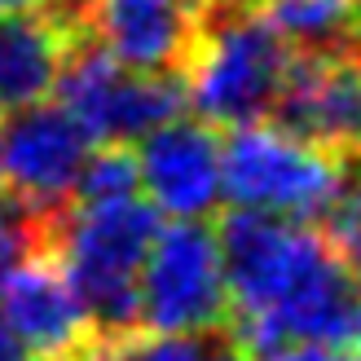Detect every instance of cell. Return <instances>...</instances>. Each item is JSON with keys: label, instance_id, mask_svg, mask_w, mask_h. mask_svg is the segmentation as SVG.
I'll list each match as a JSON object with an SVG mask.
<instances>
[{"label": "cell", "instance_id": "cell-1", "mask_svg": "<svg viewBox=\"0 0 361 361\" xmlns=\"http://www.w3.org/2000/svg\"><path fill=\"white\" fill-rule=\"evenodd\" d=\"M164 212L141 194L75 203L58 212L44 229V247L75 291L80 309L88 313L102 344H119L141 331V300L137 274L154 243Z\"/></svg>", "mask_w": 361, "mask_h": 361}, {"label": "cell", "instance_id": "cell-2", "mask_svg": "<svg viewBox=\"0 0 361 361\" xmlns=\"http://www.w3.org/2000/svg\"><path fill=\"white\" fill-rule=\"evenodd\" d=\"M286 40L260 23L251 5H229L225 13H207L198 23L194 49L180 75L185 97L212 128H238V123L264 119L274 106L282 66H286Z\"/></svg>", "mask_w": 361, "mask_h": 361}, {"label": "cell", "instance_id": "cell-3", "mask_svg": "<svg viewBox=\"0 0 361 361\" xmlns=\"http://www.w3.org/2000/svg\"><path fill=\"white\" fill-rule=\"evenodd\" d=\"M344 154L309 146L269 119L238 123L221 141V194L229 198V207H251L300 225H317L335 203V194L344 190Z\"/></svg>", "mask_w": 361, "mask_h": 361}, {"label": "cell", "instance_id": "cell-4", "mask_svg": "<svg viewBox=\"0 0 361 361\" xmlns=\"http://www.w3.org/2000/svg\"><path fill=\"white\" fill-rule=\"evenodd\" d=\"M53 93L93 146H106V141H128L133 146L137 137L154 133L159 123L176 119L190 106L185 75H176V71L146 75V71L119 66L93 35H84V27L66 49Z\"/></svg>", "mask_w": 361, "mask_h": 361}, {"label": "cell", "instance_id": "cell-5", "mask_svg": "<svg viewBox=\"0 0 361 361\" xmlns=\"http://www.w3.org/2000/svg\"><path fill=\"white\" fill-rule=\"evenodd\" d=\"M141 331L150 335H221L229 331V291L216 229L194 221L159 225L137 274Z\"/></svg>", "mask_w": 361, "mask_h": 361}, {"label": "cell", "instance_id": "cell-6", "mask_svg": "<svg viewBox=\"0 0 361 361\" xmlns=\"http://www.w3.org/2000/svg\"><path fill=\"white\" fill-rule=\"evenodd\" d=\"M212 229H216V251H221L225 291H229V317L274 309L295 286V278L326 251V238L313 225L251 212V207L221 212V221Z\"/></svg>", "mask_w": 361, "mask_h": 361}, {"label": "cell", "instance_id": "cell-7", "mask_svg": "<svg viewBox=\"0 0 361 361\" xmlns=\"http://www.w3.org/2000/svg\"><path fill=\"white\" fill-rule=\"evenodd\" d=\"M269 123L331 154H357L361 137V53L300 49L286 53Z\"/></svg>", "mask_w": 361, "mask_h": 361}, {"label": "cell", "instance_id": "cell-8", "mask_svg": "<svg viewBox=\"0 0 361 361\" xmlns=\"http://www.w3.org/2000/svg\"><path fill=\"white\" fill-rule=\"evenodd\" d=\"M88 150H93V141L58 102L13 111L0 123V190L31 216L53 221L58 212H66V198L75 194Z\"/></svg>", "mask_w": 361, "mask_h": 361}, {"label": "cell", "instance_id": "cell-9", "mask_svg": "<svg viewBox=\"0 0 361 361\" xmlns=\"http://www.w3.org/2000/svg\"><path fill=\"white\" fill-rule=\"evenodd\" d=\"M0 313L35 361H71L93 348H111L97 339L62 264L49 251H31L0 278Z\"/></svg>", "mask_w": 361, "mask_h": 361}, {"label": "cell", "instance_id": "cell-10", "mask_svg": "<svg viewBox=\"0 0 361 361\" xmlns=\"http://www.w3.org/2000/svg\"><path fill=\"white\" fill-rule=\"evenodd\" d=\"M137 180L146 198L176 221L207 216L221 203V137L207 119H168L137 137Z\"/></svg>", "mask_w": 361, "mask_h": 361}, {"label": "cell", "instance_id": "cell-11", "mask_svg": "<svg viewBox=\"0 0 361 361\" xmlns=\"http://www.w3.org/2000/svg\"><path fill=\"white\" fill-rule=\"evenodd\" d=\"M203 9V0H97L93 40L128 71H146V75L176 71L180 75Z\"/></svg>", "mask_w": 361, "mask_h": 361}, {"label": "cell", "instance_id": "cell-12", "mask_svg": "<svg viewBox=\"0 0 361 361\" xmlns=\"http://www.w3.org/2000/svg\"><path fill=\"white\" fill-rule=\"evenodd\" d=\"M80 27L84 23H62L44 9L0 18V119L49 102Z\"/></svg>", "mask_w": 361, "mask_h": 361}, {"label": "cell", "instance_id": "cell-13", "mask_svg": "<svg viewBox=\"0 0 361 361\" xmlns=\"http://www.w3.org/2000/svg\"><path fill=\"white\" fill-rule=\"evenodd\" d=\"M247 5L286 44L300 49H331L335 40L357 31L353 0H247Z\"/></svg>", "mask_w": 361, "mask_h": 361}, {"label": "cell", "instance_id": "cell-14", "mask_svg": "<svg viewBox=\"0 0 361 361\" xmlns=\"http://www.w3.org/2000/svg\"><path fill=\"white\" fill-rule=\"evenodd\" d=\"M141 180H137V150L128 141H106V146H93L80 168L75 180V198L80 203H102V198H123V194H137Z\"/></svg>", "mask_w": 361, "mask_h": 361}, {"label": "cell", "instance_id": "cell-15", "mask_svg": "<svg viewBox=\"0 0 361 361\" xmlns=\"http://www.w3.org/2000/svg\"><path fill=\"white\" fill-rule=\"evenodd\" d=\"M317 225H326L322 238L335 251V260L361 282V176L344 180V190L335 194V203L326 207V216Z\"/></svg>", "mask_w": 361, "mask_h": 361}, {"label": "cell", "instance_id": "cell-16", "mask_svg": "<svg viewBox=\"0 0 361 361\" xmlns=\"http://www.w3.org/2000/svg\"><path fill=\"white\" fill-rule=\"evenodd\" d=\"M44 229H49V221L31 216L23 203H13V198L0 190V278H5L23 256L44 247Z\"/></svg>", "mask_w": 361, "mask_h": 361}, {"label": "cell", "instance_id": "cell-17", "mask_svg": "<svg viewBox=\"0 0 361 361\" xmlns=\"http://www.w3.org/2000/svg\"><path fill=\"white\" fill-rule=\"evenodd\" d=\"M207 348L198 335H150L137 331L111 348V361H207Z\"/></svg>", "mask_w": 361, "mask_h": 361}, {"label": "cell", "instance_id": "cell-18", "mask_svg": "<svg viewBox=\"0 0 361 361\" xmlns=\"http://www.w3.org/2000/svg\"><path fill=\"white\" fill-rule=\"evenodd\" d=\"M260 361H361L357 348L348 344H317V339H291V344L274 348Z\"/></svg>", "mask_w": 361, "mask_h": 361}, {"label": "cell", "instance_id": "cell-19", "mask_svg": "<svg viewBox=\"0 0 361 361\" xmlns=\"http://www.w3.org/2000/svg\"><path fill=\"white\" fill-rule=\"evenodd\" d=\"M0 361H35V357L27 353V344L13 335V326L5 322V313H0Z\"/></svg>", "mask_w": 361, "mask_h": 361}, {"label": "cell", "instance_id": "cell-20", "mask_svg": "<svg viewBox=\"0 0 361 361\" xmlns=\"http://www.w3.org/2000/svg\"><path fill=\"white\" fill-rule=\"evenodd\" d=\"M207 361H243V353L229 344V339H216V344L207 348Z\"/></svg>", "mask_w": 361, "mask_h": 361}, {"label": "cell", "instance_id": "cell-21", "mask_svg": "<svg viewBox=\"0 0 361 361\" xmlns=\"http://www.w3.org/2000/svg\"><path fill=\"white\" fill-rule=\"evenodd\" d=\"M44 0H0V18H9V13H27V9H40Z\"/></svg>", "mask_w": 361, "mask_h": 361}, {"label": "cell", "instance_id": "cell-22", "mask_svg": "<svg viewBox=\"0 0 361 361\" xmlns=\"http://www.w3.org/2000/svg\"><path fill=\"white\" fill-rule=\"evenodd\" d=\"M71 361H111V348H93V353H84V357H71Z\"/></svg>", "mask_w": 361, "mask_h": 361}, {"label": "cell", "instance_id": "cell-23", "mask_svg": "<svg viewBox=\"0 0 361 361\" xmlns=\"http://www.w3.org/2000/svg\"><path fill=\"white\" fill-rule=\"evenodd\" d=\"M353 9H357V27H361V0H353Z\"/></svg>", "mask_w": 361, "mask_h": 361}, {"label": "cell", "instance_id": "cell-24", "mask_svg": "<svg viewBox=\"0 0 361 361\" xmlns=\"http://www.w3.org/2000/svg\"><path fill=\"white\" fill-rule=\"evenodd\" d=\"M357 154H361V137H357Z\"/></svg>", "mask_w": 361, "mask_h": 361}]
</instances>
